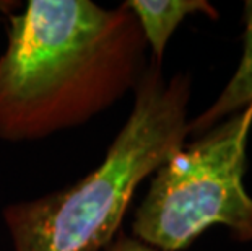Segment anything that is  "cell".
I'll return each instance as SVG.
<instances>
[{"mask_svg":"<svg viewBox=\"0 0 252 251\" xmlns=\"http://www.w3.org/2000/svg\"><path fill=\"white\" fill-rule=\"evenodd\" d=\"M126 7L135 17L157 62H161L168 41L186 17L203 13L218 18V12L205 0H128Z\"/></svg>","mask_w":252,"mask_h":251,"instance_id":"277c9868","label":"cell"},{"mask_svg":"<svg viewBox=\"0 0 252 251\" xmlns=\"http://www.w3.org/2000/svg\"><path fill=\"white\" fill-rule=\"evenodd\" d=\"M106 251H161V250L150 247V245L143 243L133 237H127L124 233H119L114 242L106 248Z\"/></svg>","mask_w":252,"mask_h":251,"instance_id":"8992f818","label":"cell"},{"mask_svg":"<svg viewBox=\"0 0 252 251\" xmlns=\"http://www.w3.org/2000/svg\"><path fill=\"white\" fill-rule=\"evenodd\" d=\"M145 56L126 3L30 0L8 17L0 54V139L41 141L87 124L135 92Z\"/></svg>","mask_w":252,"mask_h":251,"instance_id":"6da1fadb","label":"cell"},{"mask_svg":"<svg viewBox=\"0 0 252 251\" xmlns=\"http://www.w3.org/2000/svg\"><path fill=\"white\" fill-rule=\"evenodd\" d=\"M252 101L182 145L155 173L132 222L133 238L182 251L213 225L238 242L252 240V197L244 188Z\"/></svg>","mask_w":252,"mask_h":251,"instance_id":"3957f363","label":"cell"},{"mask_svg":"<svg viewBox=\"0 0 252 251\" xmlns=\"http://www.w3.org/2000/svg\"><path fill=\"white\" fill-rule=\"evenodd\" d=\"M244 49L231 80L210 108L189 121V136H200L220 121L244 109L252 101V0L244 5Z\"/></svg>","mask_w":252,"mask_h":251,"instance_id":"5b68a950","label":"cell"},{"mask_svg":"<svg viewBox=\"0 0 252 251\" xmlns=\"http://www.w3.org/2000/svg\"><path fill=\"white\" fill-rule=\"evenodd\" d=\"M15 2H7V0H0V13H8L12 7H15Z\"/></svg>","mask_w":252,"mask_h":251,"instance_id":"52a82bcc","label":"cell"},{"mask_svg":"<svg viewBox=\"0 0 252 251\" xmlns=\"http://www.w3.org/2000/svg\"><path fill=\"white\" fill-rule=\"evenodd\" d=\"M133 93L130 116L93 172L63 189L5 207L13 251H106L114 242L138 184L189 136L187 73L166 80L161 62L152 59Z\"/></svg>","mask_w":252,"mask_h":251,"instance_id":"7a4b0ae2","label":"cell"}]
</instances>
